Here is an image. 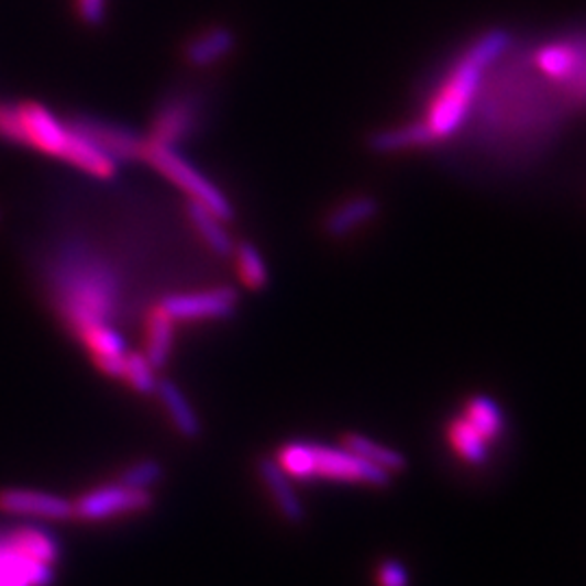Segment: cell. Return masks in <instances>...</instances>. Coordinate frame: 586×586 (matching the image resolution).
Returning a JSON list of instances; mask_svg holds the SVG:
<instances>
[{
	"label": "cell",
	"mask_w": 586,
	"mask_h": 586,
	"mask_svg": "<svg viewBox=\"0 0 586 586\" xmlns=\"http://www.w3.org/2000/svg\"><path fill=\"white\" fill-rule=\"evenodd\" d=\"M174 322L224 320L237 309V291L231 287H215L207 291L172 294L159 302Z\"/></svg>",
	"instance_id": "7"
},
{
	"label": "cell",
	"mask_w": 586,
	"mask_h": 586,
	"mask_svg": "<svg viewBox=\"0 0 586 586\" xmlns=\"http://www.w3.org/2000/svg\"><path fill=\"white\" fill-rule=\"evenodd\" d=\"M235 48V33L226 26H213L185 46V59L194 68H207L229 57Z\"/></svg>",
	"instance_id": "15"
},
{
	"label": "cell",
	"mask_w": 586,
	"mask_h": 586,
	"mask_svg": "<svg viewBox=\"0 0 586 586\" xmlns=\"http://www.w3.org/2000/svg\"><path fill=\"white\" fill-rule=\"evenodd\" d=\"M53 578L55 565L26 552L15 532L0 541V586H51Z\"/></svg>",
	"instance_id": "10"
},
{
	"label": "cell",
	"mask_w": 586,
	"mask_h": 586,
	"mask_svg": "<svg viewBox=\"0 0 586 586\" xmlns=\"http://www.w3.org/2000/svg\"><path fill=\"white\" fill-rule=\"evenodd\" d=\"M75 506V519L81 521H107L122 515H137L153 506V494L126 487L122 483L102 485L84 496H79Z\"/></svg>",
	"instance_id": "5"
},
{
	"label": "cell",
	"mask_w": 586,
	"mask_h": 586,
	"mask_svg": "<svg viewBox=\"0 0 586 586\" xmlns=\"http://www.w3.org/2000/svg\"><path fill=\"white\" fill-rule=\"evenodd\" d=\"M0 510L18 517H37L48 521L75 519V506L70 500L35 489H2L0 491Z\"/></svg>",
	"instance_id": "11"
},
{
	"label": "cell",
	"mask_w": 586,
	"mask_h": 586,
	"mask_svg": "<svg viewBox=\"0 0 586 586\" xmlns=\"http://www.w3.org/2000/svg\"><path fill=\"white\" fill-rule=\"evenodd\" d=\"M278 465L298 480H336V483H358L376 489H387L394 483V474L367 463L347 447L335 450L320 443L294 441L285 443L276 452Z\"/></svg>",
	"instance_id": "3"
},
{
	"label": "cell",
	"mask_w": 586,
	"mask_h": 586,
	"mask_svg": "<svg viewBox=\"0 0 586 586\" xmlns=\"http://www.w3.org/2000/svg\"><path fill=\"white\" fill-rule=\"evenodd\" d=\"M380 211V204L374 196H356L350 198L347 202L336 204L335 209L329 213L324 222V231L331 237H343L352 233L354 229L363 226L365 222L374 220Z\"/></svg>",
	"instance_id": "17"
},
{
	"label": "cell",
	"mask_w": 586,
	"mask_h": 586,
	"mask_svg": "<svg viewBox=\"0 0 586 586\" xmlns=\"http://www.w3.org/2000/svg\"><path fill=\"white\" fill-rule=\"evenodd\" d=\"M70 131L73 133H70V140H68V146H66V153L62 159L75 168L84 169L87 174L96 176V178H111L115 174L118 164L111 162L102 151H98L81 133H77L75 129H70Z\"/></svg>",
	"instance_id": "20"
},
{
	"label": "cell",
	"mask_w": 586,
	"mask_h": 586,
	"mask_svg": "<svg viewBox=\"0 0 586 586\" xmlns=\"http://www.w3.org/2000/svg\"><path fill=\"white\" fill-rule=\"evenodd\" d=\"M200 124V100L194 93L168 96L155 113L153 133L148 140L178 148L189 140Z\"/></svg>",
	"instance_id": "8"
},
{
	"label": "cell",
	"mask_w": 586,
	"mask_h": 586,
	"mask_svg": "<svg viewBox=\"0 0 586 586\" xmlns=\"http://www.w3.org/2000/svg\"><path fill=\"white\" fill-rule=\"evenodd\" d=\"M256 472H258V478H261L263 487L267 489L272 502L283 515V519L289 521L291 526L305 523V519H307L305 504L298 498V494L294 489L291 476L278 465V461L261 456L256 463Z\"/></svg>",
	"instance_id": "13"
},
{
	"label": "cell",
	"mask_w": 586,
	"mask_h": 586,
	"mask_svg": "<svg viewBox=\"0 0 586 586\" xmlns=\"http://www.w3.org/2000/svg\"><path fill=\"white\" fill-rule=\"evenodd\" d=\"M166 469L159 461L155 458H144L131 467H126L120 476V483L133 489H142V491H151L155 485L162 483Z\"/></svg>",
	"instance_id": "27"
},
{
	"label": "cell",
	"mask_w": 586,
	"mask_h": 586,
	"mask_svg": "<svg viewBox=\"0 0 586 586\" xmlns=\"http://www.w3.org/2000/svg\"><path fill=\"white\" fill-rule=\"evenodd\" d=\"M343 447H347L350 452H354L356 456L365 458L367 463L389 472V474H400L407 469V456L400 454L398 450H391V447H385L363 434H345L343 439Z\"/></svg>",
	"instance_id": "21"
},
{
	"label": "cell",
	"mask_w": 586,
	"mask_h": 586,
	"mask_svg": "<svg viewBox=\"0 0 586 586\" xmlns=\"http://www.w3.org/2000/svg\"><path fill=\"white\" fill-rule=\"evenodd\" d=\"M0 137L4 142L24 146V129H22V122H20L18 104L0 102Z\"/></svg>",
	"instance_id": "28"
},
{
	"label": "cell",
	"mask_w": 586,
	"mask_h": 586,
	"mask_svg": "<svg viewBox=\"0 0 586 586\" xmlns=\"http://www.w3.org/2000/svg\"><path fill=\"white\" fill-rule=\"evenodd\" d=\"M77 9L84 22L98 26L107 13V0H77Z\"/></svg>",
	"instance_id": "30"
},
{
	"label": "cell",
	"mask_w": 586,
	"mask_h": 586,
	"mask_svg": "<svg viewBox=\"0 0 586 586\" xmlns=\"http://www.w3.org/2000/svg\"><path fill=\"white\" fill-rule=\"evenodd\" d=\"M508 44L510 35L506 31H489L465 51L423 118L436 142L461 129L485 70L502 57Z\"/></svg>",
	"instance_id": "2"
},
{
	"label": "cell",
	"mask_w": 586,
	"mask_h": 586,
	"mask_svg": "<svg viewBox=\"0 0 586 586\" xmlns=\"http://www.w3.org/2000/svg\"><path fill=\"white\" fill-rule=\"evenodd\" d=\"M434 135L430 133L428 124L423 120L419 122H411V124H402V126H394V129H385L372 135L369 140V148L378 155H391V153H400V151H411V148H425L430 144H434Z\"/></svg>",
	"instance_id": "16"
},
{
	"label": "cell",
	"mask_w": 586,
	"mask_h": 586,
	"mask_svg": "<svg viewBox=\"0 0 586 586\" xmlns=\"http://www.w3.org/2000/svg\"><path fill=\"white\" fill-rule=\"evenodd\" d=\"M75 335L84 341L89 356L98 365V369L111 378H122L124 356L129 352L124 336L120 335L109 322L87 324Z\"/></svg>",
	"instance_id": "12"
},
{
	"label": "cell",
	"mask_w": 586,
	"mask_h": 586,
	"mask_svg": "<svg viewBox=\"0 0 586 586\" xmlns=\"http://www.w3.org/2000/svg\"><path fill=\"white\" fill-rule=\"evenodd\" d=\"M142 162H146L159 174H164L169 183H174L180 191H185L189 196V200L204 204L220 220H224V222L233 220L235 211H233L229 198L202 172L194 168L174 146H166V144H159V142H153L146 137Z\"/></svg>",
	"instance_id": "4"
},
{
	"label": "cell",
	"mask_w": 586,
	"mask_h": 586,
	"mask_svg": "<svg viewBox=\"0 0 586 586\" xmlns=\"http://www.w3.org/2000/svg\"><path fill=\"white\" fill-rule=\"evenodd\" d=\"M174 320L166 313L162 305L153 307L146 320V358L153 363V367L159 372L168 365L174 347Z\"/></svg>",
	"instance_id": "19"
},
{
	"label": "cell",
	"mask_w": 586,
	"mask_h": 586,
	"mask_svg": "<svg viewBox=\"0 0 586 586\" xmlns=\"http://www.w3.org/2000/svg\"><path fill=\"white\" fill-rule=\"evenodd\" d=\"M233 256L237 261V272H240L242 283L252 291H261L267 285L269 274L256 246H252L251 242H240L235 244Z\"/></svg>",
	"instance_id": "26"
},
{
	"label": "cell",
	"mask_w": 586,
	"mask_h": 586,
	"mask_svg": "<svg viewBox=\"0 0 586 586\" xmlns=\"http://www.w3.org/2000/svg\"><path fill=\"white\" fill-rule=\"evenodd\" d=\"M378 586H409L405 565L398 561H385L378 570Z\"/></svg>",
	"instance_id": "29"
},
{
	"label": "cell",
	"mask_w": 586,
	"mask_h": 586,
	"mask_svg": "<svg viewBox=\"0 0 586 586\" xmlns=\"http://www.w3.org/2000/svg\"><path fill=\"white\" fill-rule=\"evenodd\" d=\"M18 111L24 129V146L62 159L73 133L68 122H62L53 111L37 102H20Z\"/></svg>",
	"instance_id": "9"
},
{
	"label": "cell",
	"mask_w": 586,
	"mask_h": 586,
	"mask_svg": "<svg viewBox=\"0 0 586 586\" xmlns=\"http://www.w3.org/2000/svg\"><path fill=\"white\" fill-rule=\"evenodd\" d=\"M68 124H70V129L81 133L98 151H102L115 164L142 162V157H144L146 137L133 133L131 129H126L122 124L100 120L93 115H85V113L75 115Z\"/></svg>",
	"instance_id": "6"
},
{
	"label": "cell",
	"mask_w": 586,
	"mask_h": 586,
	"mask_svg": "<svg viewBox=\"0 0 586 586\" xmlns=\"http://www.w3.org/2000/svg\"><path fill=\"white\" fill-rule=\"evenodd\" d=\"M120 380H124L140 396H153L159 383L157 369L144 352H126Z\"/></svg>",
	"instance_id": "24"
},
{
	"label": "cell",
	"mask_w": 586,
	"mask_h": 586,
	"mask_svg": "<svg viewBox=\"0 0 586 586\" xmlns=\"http://www.w3.org/2000/svg\"><path fill=\"white\" fill-rule=\"evenodd\" d=\"M57 307L73 333L93 322H109L118 300V280L111 265L84 246L66 248L53 269Z\"/></svg>",
	"instance_id": "1"
},
{
	"label": "cell",
	"mask_w": 586,
	"mask_h": 586,
	"mask_svg": "<svg viewBox=\"0 0 586 586\" xmlns=\"http://www.w3.org/2000/svg\"><path fill=\"white\" fill-rule=\"evenodd\" d=\"M155 396L159 398V402L168 411L172 425L176 428V432L183 439L194 441V439H198L202 434L200 418L196 416L191 402L187 400V396L180 391V387L174 380H168V378L159 380L157 389H155Z\"/></svg>",
	"instance_id": "14"
},
{
	"label": "cell",
	"mask_w": 586,
	"mask_h": 586,
	"mask_svg": "<svg viewBox=\"0 0 586 586\" xmlns=\"http://www.w3.org/2000/svg\"><path fill=\"white\" fill-rule=\"evenodd\" d=\"M537 66L552 79H567L578 66V53L565 44H550L537 53Z\"/></svg>",
	"instance_id": "25"
},
{
	"label": "cell",
	"mask_w": 586,
	"mask_h": 586,
	"mask_svg": "<svg viewBox=\"0 0 586 586\" xmlns=\"http://www.w3.org/2000/svg\"><path fill=\"white\" fill-rule=\"evenodd\" d=\"M465 419L472 423V428L485 439V441H494L502 434L504 418L500 407L485 396H476L467 402V413Z\"/></svg>",
	"instance_id": "22"
},
{
	"label": "cell",
	"mask_w": 586,
	"mask_h": 586,
	"mask_svg": "<svg viewBox=\"0 0 586 586\" xmlns=\"http://www.w3.org/2000/svg\"><path fill=\"white\" fill-rule=\"evenodd\" d=\"M187 218L202 242L218 256H231L235 252V242L224 229V220H220L213 211L196 200H187Z\"/></svg>",
	"instance_id": "18"
},
{
	"label": "cell",
	"mask_w": 586,
	"mask_h": 586,
	"mask_svg": "<svg viewBox=\"0 0 586 586\" xmlns=\"http://www.w3.org/2000/svg\"><path fill=\"white\" fill-rule=\"evenodd\" d=\"M447 439L452 443V447L467 461V463H485L487 461V445L489 441H485L467 419H454L447 428Z\"/></svg>",
	"instance_id": "23"
}]
</instances>
